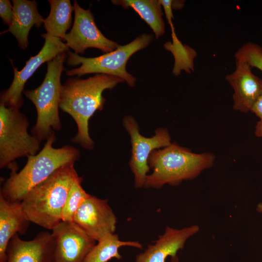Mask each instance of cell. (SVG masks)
Listing matches in <instances>:
<instances>
[{"mask_svg":"<svg viewBox=\"0 0 262 262\" xmlns=\"http://www.w3.org/2000/svg\"><path fill=\"white\" fill-rule=\"evenodd\" d=\"M124 82L120 78L96 74L85 79L70 78L62 85L59 108L74 120L78 128L71 139L87 150H92L94 142L89 133V120L97 111L104 108L106 99L102 93Z\"/></svg>","mask_w":262,"mask_h":262,"instance_id":"obj_1","label":"cell"},{"mask_svg":"<svg viewBox=\"0 0 262 262\" xmlns=\"http://www.w3.org/2000/svg\"><path fill=\"white\" fill-rule=\"evenodd\" d=\"M55 141L53 131L39 153L27 157L26 164L19 172H17L16 164H12L9 167L10 176L3 182L0 194L8 200L21 202L32 188L57 169L79 159L81 154L78 149L70 145L54 148Z\"/></svg>","mask_w":262,"mask_h":262,"instance_id":"obj_2","label":"cell"},{"mask_svg":"<svg viewBox=\"0 0 262 262\" xmlns=\"http://www.w3.org/2000/svg\"><path fill=\"white\" fill-rule=\"evenodd\" d=\"M79 177L74 163L64 165L32 188L21 201L27 218L52 230L62 221V213L70 187Z\"/></svg>","mask_w":262,"mask_h":262,"instance_id":"obj_3","label":"cell"},{"mask_svg":"<svg viewBox=\"0 0 262 262\" xmlns=\"http://www.w3.org/2000/svg\"><path fill=\"white\" fill-rule=\"evenodd\" d=\"M215 159L213 153H194L176 143H171L150 154L147 163L152 172L147 175L144 187L158 189L165 184L179 185L183 180L196 178L203 170L213 166Z\"/></svg>","mask_w":262,"mask_h":262,"instance_id":"obj_4","label":"cell"},{"mask_svg":"<svg viewBox=\"0 0 262 262\" xmlns=\"http://www.w3.org/2000/svg\"><path fill=\"white\" fill-rule=\"evenodd\" d=\"M66 57V52H61L48 62L47 73L41 85L23 92L36 108V121L31 132L41 141L47 140L53 130L60 131L62 129L59 114L62 85L61 76Z\"/></svg>","mask_w":262,"mask_h":262,"instance_id":"obj_5","label":"cell"},{"mask_svg":"<svg viewBox=\"0 0 262 262\" xmlns=\"http://www.w3.org/2000/svg\"><path fill=\"white\" fill-rule=\"evenodd\" d=\"M153 39L152 34L143 33L127 44L119 45L115 50L95 57H82L68 50L67 65L81 66L67 70L66 74L69 76L91 73L107 74L121 78L133 87L136 80L127 71V63L131 55L148 46Z\"/></svg>","mask_w":262,"mask_h":262,"instance_id":"obj_6","label":"cell"},{"mask_svg":"<svg viewBox=\"0 0 262 262\" xmlns=\"http://www.w3.org/2000/svg\"><path fill=\"white\" fill-rule=\"evenodd\" d=\"M29 121L19 109L0 103V168L15 160L34 155L40 149L38 138L28 132Z\"/></svg>","mask_w":262,"mask_h":262,"instance_id":"obj_7","label":"cell"},{"mask_svg":"<svg viewBox=\"0 0 262 262\" xmlns=\"http://www.w3.org/2000/svg\"><path fill=\"white\" fill-rule=\"evenodd\" d=\"M123 125L130 136L131 154L129 164L134 176V186L144 187L150 169L147 162L150 154L155 149L170 145V135L167 129L159 128L152 137H144L140 133L136 120L131 115L123 118Z\"/></svg>","mask_w":262,"mask_h":262,"instance_id":"obj_8","label":"cell"},{"mask_svg":"<svg viewBox=\"0 0 262 262\" xmlns=\"http://www.w3.org/2000/svg\"><path fill=\"white\" fill-rule=\"evenodd\" d=\"M45 39L44 45L37 54L31 57L20 71L12 62L14 78L9 87L1 92L0 103L6 107L19 109L23 104L22 93L25 84L36 70L44 63L48 62L58 54L67 52L69 48L62 40L46 33L41 35Z\"/></svg>","mask_w":262,"mask_h":262,"instance_id":"obj_9","label":"cell"},{"mask_svg":"<svg viewBox=\"0 0 262 262\" xmlns=\"http://www.w3.org/2000/svg\"><path fill=\"white\" fill-rule=\"evenodd\" d=\"M74 20L70 32L63 40L76 54H83L88 48L99 49L105 53L113 51L119 45L106 38L98 28L93 13L82 8L74 1Z\"/></svg>","mask_w":262,"mask_h":262,"instance_id":"obj_10","label":"cell"},{"mask_svg":"<svg viewBox=\"0 0 262 262\" xmlns=\"http://www.w3.org/2000/svg\"><path fill=\"white\" fill-rule=\"evenodd\" d=\"M73 222L98 242L115 233L117 218L107 199L90 195L78 210Z\"/></svg>","mask_w":262,"mask_h":262,"instance_id":"obj_11","label":"cell"},{"mask_svg":"<svg viewBox=\"0 0 262 262\" xmlns=\"http://www.w3.org/2000/svg\"><path fill=\"white\" fill-rule=\"evenodd\" d=\"M51 233L54 262H83L97 242L73 222L61 221Z\"/></svg>","mask_w":262,"mask_h":262,"instance_id":"obj_12","label":"cell"},{"mask_svg":"<svg viewBox=\"0 0 262 262\" xmlns=\"http://www.w3.org/2000/svg\"><path fill=\"white\" fill-rule=\"evenodd\" d=\"M54 241L51 233L40 232L25 241L15 234L10 240L4 262H50L53 261Z\"/></svg>","mask_w":262,"mask_h":262,"instance_id":"obj_13","label":"cell"},{"mask_svg":"<svg viewBox=\"0 0 262 262\" xmlns=\"http://www.w3.org/2000/svg\"><path fill=\"white\" fill-rule=\"evenodd\" d=\"M199 230L197 225L182 229H175L167 226L164 233L158 236L153 244L136 257L134 262H165L171 256L173 262H177L176 254L183 248L187 240Z\"/></svg>","mask_w":262,"mask_h":262,"instance_id":"obj_14","label":"cell"},{"mask_svg":"<svg viewBox=\"0 0 262 262\" xmlns=\"http://www.w3.org/2000/svg\"><path fill=\"white\" fill-rule=\"evenodd\" d=\"M234 71L226 76L233 88V109L242 113L250 111L262 91V79L255 75L251 67L241 61H235Z\"/></svg>","mask_w":262,"mask_h":262,"instance_id":"obj_15","label":"cell"},{"mask_svg":"<svg viewBox=\"0 0 262 262\" xmlns=\"http://www.w3.org/2000/svg\"><path fill=\"white\" fill-rule=\"evenodd\" d=\"M31 222L21 202L11 201L0 194V262H4L8 245L16 234L27 232Z\"/></svg>","mask_w":262,"mask_h":262,"instance_id":"obj_16","label":"cell"},{"mask_svg":"<svg viewBox=\"0 0 262 262\" xmlns=\"http://www.w3.org/2000/svg\"><path fill=\"white\" fill-rule=\"evenodd\" d=\"M14 16L7 30L1 33L9 32L16 39L19 47L26 49L29 44L28 35L31 28L39 27L44 19L39 14L35 0H13Z\"/></svg>","mask_w":262,"mask_h":262,"instance_id":"obj_17","label":"cell"},{"mask_svg":"<svg viewBox=\"0 0 262 262\" xmlns=\"http://www.w3.org/2000/svg\"><path fill=\"white\" fill-rule=\"evenodd\" d=\"M111 2L134 10L150 27L157 39L164 33V14L159 0H112Z\"/></svg>","mask_w":262,"mask_h":262,"instance_id":"obj_18","label":"cell"},{"mask_svg":"<svg viewBox=\"0 0 262 262\" xmlns=\"http://www.w3.org/2000/svg\"><path fill=\"white\" fill-rule=\"evenodd\" d=\"M50 13L44 20L47 33L62 40L72 23L74 6L69 0H49Z\"/></svg>","mask_w":262,"mask_h":262,"instance_id":"obj_19","label":"cell"},{"mask_svg":"<svg viewBox=\"0 0 262 262\" xmlns=\"http://www.w3.org/2000/svg\"><path fill=\"white\" fill-rule=\"evenodd\" d=\"M97 242L83 262H108L112 258L120 260L122 256L119 249L122 246L142 248V245L139 242L121 241L115 233L107 236Z\"/></svg>","mask_w":262,"mask_h":262,"instance_id":"obj_20","label":"cell"},{"mask_svg":"<svg viewBox=\"0 0 262 262\" xmlns=\"http://www.w3.org/2000/svg\"><path fill=\"white\" fill-rule=\"evenodd\" d=\"M172 38L173 43L166 42L164 46L174 56L173 73L178 76L181 70L191 73L194 71V60L197 56L196 51L191 47L183 45L177 36Z\"/></svg>","mask_w":262,"mask_h":262,"instance_id":"obj_21","label":"cell"},{"mask_svg":"<svg viewBox=\"0 0 262 262\" xmlns=\"http://www.w3.org/2000/svg\"><path fill=\"white\" fill-rule=\"evenodd\" d=\"M82 181L79 176L72 183L63 209L62 221L73 222L78 210L90 196L82 187Z\"/></svg>","mask_w":262,"mask_h":262,"instance_id":"obj_22","label":"cell"},{"mask_svg":"<svg viewBox=\"0 0 262 262\" xmlns=\"http://www.w3.org/2000/svg\"><path fill=\"white\" fill-rule=\"evenodd\" d=\"M234 57L235 61L245 62L262 72V47L260 45L248 42L237 50Z\"/></svg>","mask_w":262,"mask_h":262,"instance_id":"obj_23","label":"cell"},{"mask_svg":"<svg viewBox=\"0 0 262 262\" xmlns=\"http://www.w3.org/2000/svg\"><path fill=\"white\" fill-rule=\"evenodd\" d=\"M0 16L3 22L9 26L11 25L13 16V6L8 0H0Z\"/></svg>","mask_w":262,"mask_h":262,"instance_id":"obj_24","label":"cell"},{"mask_svg":"<svg viewBox=\"0 0 262 262\" xmlns=\"http://www.w3.org/2000/svg\"><path fill=\"white\" fill-rule=\"evenodd\" d=\"M250 111L262 120V91L252 106Z\"/></svg>","mask_w":262,"mask_h":262,"instance_id":"obj_25","label":"cell"},{"mask_svg":"<svg viewBox=\"0 0 262 262\" xmlns=\"http://www.w3.org/2000/svg\"><path fill=\"white\" fill-rule=\"evenodd\" d=\"M255 134L256 136L262 138V120H260L256 123Z\"/></svg>","mask_w":262,"mask_h":262,"instance_id":"obj_26","label":"cell"},{"mask_svg":"<svg viewBox=\"0 0 262 262\" xmlns=\"http://www.w3.org/2000/svg\"><path fill=\"white\" fill-rule=\"evenodd\" d=\"M184 0H172V7L175 10H180L184 6Z\"/></svg>","mask_w":262,"mask_h":262,"instance_id":"obj_27","label":"cell"},{"mask_svg":"<svg viewBox=\"0 0 262 262\" xmlns=\"http://www.w3.org/2000/svg\"><path fill=\"white\" fill-rule=\"evenodd\" d=\"M256 210L258 212L260 213H262V202H260L256 208Z\"/></svg>","mask_w":262,"mask_h":262,"instance_id":"obj_28","label":"cell"},{"mask_svg":"<svg viewBox=\"0 0 262 262\" xmlns=\"http://www.w3.org/2000/svg\"><path fill=\"white\" fill-rule=\"evenodd\" d=\"M54 262V261H51V262Z\"/></svg>","mask_w":262,"mask_h":262,"instance_id":"obj_29","label":"cell"}]
</instances>
